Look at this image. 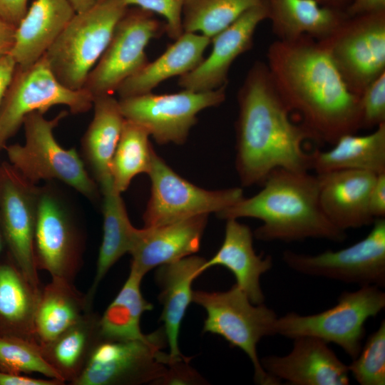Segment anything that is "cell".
<instances>
[{
  "instance_id": "cell-1",
  "label": "cell",
  "mask_w": 385,
  "mask_h": 385,
  "mask_svg": "<svg viewBox=\"0 0 385 385\" xmlns=\"http://www.w3.org/2000/svg\"><path fill=\"white\" fill-rule=\"evenodd\" d=\"M267 57L276 91L314 142L332 145L361 129L360 96L348 88L320 42L307 36L277 40Z\"/></svg>"
},
{
  "instance_id": "cell-2",
  "label": "cell",
  "mask_w": 385,
  "mask_h": 385,
  "mask_svg": "<svg viewBox=\"0 0 385 385\" xmlns=\"http://www.w3.org/2000/svg\"><path fill=\"white\" fill-rule=\"evenodd\" d=\"M235 169L242 187L264 183L274 170L309 171L314 140L291 113L276 91L265 63L249 70L237 93Z\"/></svg>"
},
{
  "instance_id": "cell-3",
  "label": "cell",
  "mask_w": 385,
  "mask_h": 385,
  "mask_svg": "<svg viewBox=\"0 0 385 385\" xmlns=\"http://www.w3.org/2000/svg\"><path fill=\"white\" fill-rule=\"evenodd\" d=\"M255 195L243 197L217 212L222 220L255 218L262 221L254 236L265 242L322 239L342 242L346 233L334 227L319 201L317 175L309 171L273 170Z\"/></svg>"
},
{
  "instance_id": "cell-4",
  "label": "cell",
  "mask_w": 385,
  "mask_h": 385,
  "mask_svg": "<svg viewBox=\"0 0 385 385\" xmlns=\"http://www.w3.org/2000/svg\"><path fill=\"white\" fill-rule=\"evenodd\" d=\"M67 114L63 111L51 120L40 112L28 114L23 122L24 144L7 145L4 150L9 163L31 183L58 180L93 200L98 195L96 182L76 149L63 148L53 135V129Z\"/></svg>"
},
{
  "instance_id": "cell-5",
  "label": "cell",
  "mask_w": 385,
  "mask_h": 385,
  "mask_svg": "<svg viewBox=\"0 0 385 385\" xmlns=\"http://www.w3.org/2000/svg\"><path fill=\"white\" fill-rule=\"evenodd\" d=\"M128 7L122 0H103L75 14L43 55L63 85L73 90L83 88Z\"/></svg>"
},
{
  "instance_id": "cell-6",
  "label": "cell",
  "mask_w": 385,
  "mask_h": 385,
  "mask_svg": "<svg viewBox=\"0 0 385 385\" xmlns=\"http://www.w3.org/2000/svg\"><path fill=\"white\" fill-rule=\"evenodd\" d=\"M192 302L207 312L204 332L223 337L247 355L254 367L256 384H280L263 369L257 351L261 339L275 335L277 316L273 309L264 303L253 304L236 284L224 292L193 291Z\"/></svg>"
},
{
  "instance_id": "cell-7",
  "label": "cell",
  "mask_w": 385,
  "mask_h": 385,
  "mask_svg": "<svg viewBox=\"0 0 385 385\" xmlns=\"http://www.w3.org/2000/svg\"><path fill=\"white\" fill-rule=\"evenodd\" d=\"M385 307V293L374 285L343 292L332 307L322 312L300 315L289 312L277 317L274 332L287 338L302 336L319 338L339 346L352 359L359 354L365 334V323Z\"/></svg>"
},
{
  "instance_id": "cell-8",
  "label": "cell",
  "mask_w": 385,
  "mask_h": 385,
  "mask_svg": "<svg viewBox=\"0 0 385 385\" xmlns=\"http://www.w3.org/2000/svg\"><path fill=\"white\" fill-rule=\"evenodd\" d=\"M93 96L85 88L73 90L63 85L43 56L29 67L16 66L0 107V152L28 114H44L58 105L67 106L73 114L83 113L93 107Z\"/></svg>"
},
{
  "instance_id": "cell-9",
  "label": "cell",
  "mask_w": 385,
  "mask_h": 385,
  "mask_svg": "<svg viewBox=\"0 0 385 385\" xmlns=\"http://www.w3.org/2000/svg\"><path fill=\"white\" fill-rule=\"evenodd\" d=\"M164 339L160 330L141 339H101L71 385L158 384L167 371L169 358L161 350Z\"/></svg>"
},
{
  "instance_id": "cell-10",
  "label": "cell",
  "mask_w": 385,
  "mask_h": 385,
  "mask_svg": "<svg viewBox=\"0 0 385 385\" xmlns=\"http://www.w3.org/2000/svg\"><path fill=\"white\" fill-rule=\"evenodd\" d=\"M165 26L154 14L128 6L83 88L93 98L116 93L124 81L149 62L145 48L166 32Z\"/></svg>"
},
{
  "instance_id": "cell-11",
  "label": "cell",
  "mask_w": 385,
  "mask_h": 385,
  "mask_svg": "<svg viewBox=\"0 0 385 385\" xmlns=\"http://www.w3.org/2000/svg\"><path fill=\"white\" fill-rule=\"evenodd\" d=\"M226 86L209 91L150 92L118 101L125 119L144 128L157 143L182 145L196 124L197 114L225 101Z\"/></svg>"
},
{
  "instance_id": "cell-12",
  "label": "cell",
  "mask_w": 385,
  "mask_h": 385,
  "mask_svg": "<svg viewBox=\"0 0 385 385\" xmlns=\"http://www.w3.org/2000/svg\"><path fill=\"white\" fill-rule=\"evenodd\" d=\"M150 196L143 215L145 227H158L200 215L217 213L240 201L241 188L208 190L175 173L155 152L148 174Z\"/></svg>"
},
{
  "instance_id": "cell-13",
  "label": "cell",
  "mask_w": 385,
  "mask_h": 385,
  "mask_svg": "<svg viewBox=\"0 0 385 385\" xmlns=\"http://www.w3.org/2000/svg\"><path fill=\"white\" fill-rule=\"evenodd\" d=\"M366 237L345 248L317 255L283 251L282 260L302 274L345 283L385 286V218L376 219Z\"/></svg>"
},
{
  "instance_id": "cell-14",
  "label": "cell",
  "mask_w": 385,
  "mask_h": 385,
  "mask_svg": "<svg viewBox=\"0 0 385 385\" xmlns=\"http://www.w3.org/2000/svg\"><path fill=\"white\" fill-rule=\"evenodd\" d=\"M319 42L348 88L360 96L385 72V11L348 16L332 35Z\"/></svg>"
},
{
  "instance_id": "cell-15",
  "label": "cell",
  "mask_w": 385,
  "mask_h": 385,
  "mask_svg": "<svg viewBox=\"0 0 385 385\" xmlns=\"http://www.w3.org/2000/svg\"><path fill=\"white\" fill-rule=\"evenodd\" d=\"M40 188L9 162L0 165V227L8 252L30 284L41 291L34 255Z\"/></svg>"
},
{
  "instance_id": "cell-16",
  "label": "cell",
  "mask_w": 385,
  "mask_h": 385,
  "mask_svg": "<svg viewBox=\"0 0 385 385\" xmlns=\"http://www.w3.org/2000/svg\"><path fill=\"white\" fill-rule=\"evenodd\" d=\"M83 238L66 205L47 187L40 188L34 237L37 270L73 282L83 261Z\"/></svg>"
},
{
  "instance_id": "cell-17",
  "label": "cell",
  "mask_w": 385,
  "mask_h": 385,
  "mask_svg": "<svg viewBox=\"0 0 385 385\" xmlns=\"http://www.w3.org/2000/svg\"><path fill=\"white\" fill-rule=\"evenodd\" d=\"M268 19L265 0L242 14L211 39L210 54L193 70L180 76L178 85L192 91H209L227 83L230 68L242 53L250 50L258 25Z\"/></svg>"
},
{
  "instance_id": "cell-18",
  "label": "cell",
  "mask_w": 385,
  "mask_h": 385,
  "mask_svg": "<svg viewBox=\"0 0 385 385\" xmlns=\"http://www.w3.org/2000/svg\"><path fill=\"white\" fill-rule=\"evenodd\" d=\"M293 340L292 349L287 355H269L260 360L267 374L292 385L349 384L348 365L337 357L328 343L309 336Z\"/></svg>"
},
{
  "instance_id": "cell-19",
  "label": "cell",
  "mask_w": 385,
  "mask_h": 385,
  "mask_svg": "<svg viewBox=\"0 0 385 385\" xmlns=\"http://www.w3.org/2000/svg\"><path fill=\"white\" fill-rule=\"evenodd\" d=\"M316 175L321 209L334 227L346 232L373 224L369 197L377 174L341 170Z\"/></svg>"
},
{
  "instance_id": "cell-20",
  "label": "cell",
  "mask_w": 385,
  "mask_h": 385,
  "mask_svg": "<svg viewBox=\"0 0 385 385\" xmlns=\"http://www.w3.org/2000/svg\"><path fill=\"white\" fill-rule=\"evenodd\" d=\"M209 215H200L158 227H144L129 254L130 268L142 275L199 251Z\"/></svg>"
},
{
  "instance_id": "cell-21",
  "label": "cell",
  "mask_w": 385,
  "mask_h": 385,
  "mask_svg": "<svg viewBox=\"0 0 385 385\" xmlns=\"http://www.w3.org/2000/svg\"><path fill=\"white\" fill-rule=\"evenodd\" d=\"M253 232L237 219L226 220L225 237L215 255L203 265V271L217 265L228 269L236 279V284L255 304L264 303L260 285L261 276L270 270V255H257L253 247Z\"/></svg>"
},
{
  "instance_id": "cell-22",
  "label": "cell",
  "mask_w": 385,
  "mask_h": 385,
  "mask_svg": "<svg viewBox=\"0 0 385 385\" xmlns=\"http://www.w3.org/2000/svg\"><path fill=\"white\" fill-rule=\"evenodd\" d=\"M75 14L67 0H35L16 28L10 54L17 66L26 68L38 61Z\"/></svg>"
},
{
  "instance_id": "cell-23",
  "label": "cell",
  "mask_w": 385,
  "mask_h": 385,
  "mask_svg": "<svg viewBox=\"0 0 385 385\" xmlns=\"http://www.w3.org/2000/svg\"><path fill=\"white\" fill-rule=\"evenodd\" d=\"M206 260L194 255L159 267L156 279L161 289L160 320L172 359L184 358L178 347L180 327L189 304L192 302V284L203 271Z\"/></svg>"
},
{
  "instance_id": "cell-24",
  "label": "cell",
  "mask_w": 385,
  "mask_h": 385,
  "mask_svg": "<svg viewBox=\"0 0 385 385\" xmlns=\"http://www.w3.org/2000/svg\"><path fill=\"white\" fill-rule=\"evenodd\" d=\"M210 42L202 34L184 32L161 56L124 81L116 93L120 98L148 93L163 81L188 73L203 60Z\"/></svg>"
},
{
  "instance_id": "cell-25",
  "label": "cell",
  "mask_w": 385,
  "mask_h": 385,
  "mask_svg": "<svg viewBox=\"0 0 385 385\" xmlns=\"http://www.w3.org/2000/svg\"><path fill=\"white\" fill-rule=\"evenodd\" d=\"M273 33L281 41L303 36L317 41L331 35L348 18L344 11L322 6L316 0H265Z\"/></svg>"
},
{
  "instance_id": "cell-26",
  "label": "cell",
  "mask_w": 385,
  "mask_h": 385,
  "mask_svg": "<svg viewBox=\"0 0 385 385\" xmlns=\"http://www.w3.org/2000/svg\"><path fill=\"white\" fill-rule=\"evenodd\" d=\"M40 292L30 284L8 252L0 256V336L37 342L34 319Z\"/></svg>"
},
{
  "instance_id": "cell-27",
  "label": "cell",
  "mask_w": 385,
  "mask_h": 385,
  "mask_svg": "<svg viewBox=\"0 0 385 385\" xmlns=\"http://www.w3.org/2000/svg\"><path fill=\"white\" fill-rule=\"evenodd\" d=\"M332 145L311 151V169L317 174L341 170L385 173V123L369 134L342 135Z\"/></svg>"
},
{
  "instance_id": "cell-28",
  "label": "cell",
  "mask_w": 385,
  "mask_h": 385,
  "mask_svg": "<svg viewBox=\"0 0 385 385\" xmlns=\"http://www.w3.org/2000/svg\"><path fill=\"white\" fill-rule=\"evenodd\" d=\"M93 117L81 140L83 155L96 182L112 180L111 168L125 118L119 101L113 95L93 98Z\"/></svg>"
},
{
  "instance_id": "cell-29",
  "label": "cell",
  "mask_w": 385,
  "mask_h": 385,
  "mask_svg": "<svg viewBox=\"0 0 385 385\" xmlns=\"http://www.w3.org/2000/svg\"><path fill=\"white\" fill-rule=\"evenodd\" d=\"M103 195V234L99 249L96 274L86 294L93 305L97 288L111 267L125 253H129L137 238L139 229L134 227L113 180L101 185Z\"/></svg>"
},
{
  "instance_id": "cell-30",
  "label": "cell",
  "mask_w": 385,
  "mask_h": 385,
  "mask_svg": "<svg viewBox=\"0 0 385 385\" xmlns=\"http://www.w3.org/2000/svg\"><path fill=\"white\" fill-rule=\"evenodd\" d=\"M99 316L92 309L56 338L39 344L43 359L65 383L78 379L101 340Z\"/></svg>"
},
{
  "instance_id": "cell-31",
  "label": "cell",
  "mask_w": 385,
  "mask_h": 385,
  "mask_svg": "<svg viewBox=\"0 0 385 385\" xmlns=\"http://www.w3.org/2000/svg\"><path fill=\"white\" fill-rule=\"evenodd\" d=\"M73 282L51 277L41 289L34 319L39 344L51 341L93 309L86 294L78 290Z\"/></svg>"
},
{
  "instance_id": "cell-32",
  "label": "cell",
  "mask_w": 385,
  "mask_h": 385,
  "mask_svg": "<svg viewBox=\"0 0 385 385\" xmlns=\"http://www.w3.org/2000/svg\"><path fill=\"white\" fill-rule=\"evenodd\" d=\"M143 275L130 268L123 286L99 316L101 339L129 340L146 337L140 329L143 313L153 309L142 295L140 284Z\"/></svg>"
},
{
  "instance_id": "cell-33",
  "label": "cell",
  "mask_w": 385,
  "mask_h": 385,
  "mask_svg": "<svg viewBox=\"0 0 385 385\" xmlns=\"http://www.w3.org/2000/svg\"><path fill=\"white\" fill-rule=\"evenodd\" d=\"M149 137L141 125L125 119L111 168L113 186L120 193L136 175L149 173L155 153Z\"/></svg>"
},
{
  "instance_id": "cell-34",
  "label": "cell",
  "mask_w": 385,
  "mask_h": 385,
  "mask_svg": "<svg viewBox=\"0 0 385 385\" xmlns=\"http://www.w3.org/2000/svg\"><path fill=\"white\" fill-rule=\"evenodd\" d=\"M265 0H184V32L197 33L210 39L242 14Z\"/></svg>"
},
{
  "instance_id": "cell-35",
  "label": "cell",
  "mask_w": 385,
  "mask_h": 385,
  "mask_svg": "<svg viewBox=\"0 0 385 385\" xmlns=\"http://www.w3.org/2000/svg\"><path fill=\"white\" fill-rule=\"evenodd\" d=\"M0 370L15 374L38 373L62 381L43 359L39 344L19 337L0 336Z\"/></svg>"
},
{
  "instance_id": "cell-36",
  "label": "cell",
  "mask_w": 385,
  "mask_h": 385,
  "mask_svg": "<svg viewBox=\"0 0 385 385\" xmlns=\"http://www.w3.org/2000/svg\"><path fill=\"white\" fill-rule=\"evenodd\" d=\"M348 365L349 374L361 385L385 384V320L366 339Z\"/></svg>"
},
{
  "instance_id": "cell-37",
  "label": "cell",
  "mask_w": 385,
  "mask_h": 385,
  "mask_svg": "<svg viewBox=\"0 0 385 385\" xmlns=\"http://www.w3.org/2000/svg\"><path fill=\"white\" fill-rule=\"evenodd\" d=\"M361 128H375L385 123V72L360 95Z\"/></svg>"
},
{
  "instance_id": "cell-38",
  "label": "cell",
  "mask_w": 385,
  "mask_h": 385,
  "mask_svg": "<svg viewBox=\"0 0 385 385\" xmlns=\"http://www.w3.org/2000/svg\"><path fill=\"white\" fill-rule=\"evenodd\" d=\"M127 6H135L163 16L165 21L166 34L176 40L183 33V7L184 0H122Z\"/></svg>"
},
{
  "instance_id": "cell-39",
  "label": "cell",
  "mask_w": 385,
  "mask_h": 385,
  "mask_svg": "<svg viewBox=\"0 0 385 385\" xmlns=\"http://www.w3.org/2000/svg\"><path fill=\"white\" fill-rule=\"evenodd\" d=\"M205 380L188 365L187 357L170 361L167 371L158 384H200Z\"/></svg>"
},
{
  "instance_id": "cell-40",
  "label": "cell",
  "mask_w": 385,
  "mask_h": 385,
  "mask_svg": "<svg viewBox=\"0 0 385 385\" xmlns=\"http://www.w3.org/2000/svg\"><path fill=\"white\" fill-rule=\"evenodd\" d=\"M369 208L374 220L385 218V173L376 176L369 193Z\"/></svg>"
},
{
  "instance_id": "cell-41",
  "label": "cell",
  "mask_w": 385,
  "mask_h": 385,
  "mask_svg": "<svg viewBox=\"0 0 385 385\" xmlns=\"http://www.w3.org/2000/svg\"><path fill=\"white\" fill-rule=\"evenodd\" d=\"M64 384L63 381L56 379L34 378L0 370V385H62Z\"/></svg>"
},
{
  "instance_id": "cell-42",
  "label": "cell",
  "mask_w": 385,
  "mask_h": 385,
  "mask_svg": "<svg viewBox=\"0 0 385 385\" xmlns=\"http://www.w3.org/2000/svg\"><path fill=\"white\" fill-rule=\"evenodd\" d=\"M27 2L28 0H0V14L17 26L27 11Z\"/></svg>"
},
{
  "instance_id": "cell-43",
  "label": "cell",
  "mask_w": 385,
  "mask_h": 385,
  "mask_svg": "<svg viewBox=\"0 0 385 385\" xmlns=\"http://www.w3.org/2000/svg\"><path fill=\"white\" fill-rule=\"evenodd\" d=\"M16 66L10 53L0 56V107L13 79Z\"/></svg>"
},
{
  "instance_id": "cell-44",
  "label": "cell",
  "mask_w": 385,
  "mask_h": 385,
  "mask_svg": "<svg viewBox=\"0 0 385 385\" xmlns=\"http://www.w3.org/2000/svg\"><path fill=\"white\" fill-rule=\"evenodd\" d=\"M385 11V0H353L345 12L349 16Z\"/></svg>"
},
{
  "instance_id": "cell-45",
  "label": "cell",
  "mask_w": 385,
  "mask_h": 385,
  "mask_svg": "<svg viewBox=\"0 0 385 385\" xmlns=\"http://www.w3.org/2000/svg\"><path fill=\"white\" fill-rule=\"evenodd\" d=\"M16 28L0 14V56L11 53L15 43Z\"/></svg>"
},
{
  "instance_id": "cell-46",
  "label": "cell",
  "mask_w": 385,
  "mask_h": 385,
  "mask_svg": "<svg viewBox=\"0 0 385 385\" xmlns=\"http://www.w3.org/2000/svg\"><path fill=\"white\" fill-rule=\"evenodd\" d=\"M76 13L86 11L103 0H67Z\"/></svg>"
},
{
  "instance_id": "cell-47",
  "label": "cell",
  "mask_w": 385,
  "mask_h": 385,
  "mask_svg": "<svg viewBox=\"0 0 385 385\" xmlns=\"http://www.w3.org/2000/svg\"><path fill=\"white\" fill-rule=\"evenodd\" d=\"M322 6L346 11L353 0H316Z\"/></svg>"
},
{
  "instance_id": "cell-48",
  "label": "cell",
  "mask_w": 385,
  "mask_h": 385,
  "mask_svg": "<svg viewBox=\"0 0 385 385\" xmlns=\"http://www.w3.org/2000/svg\"><path fill=\"white\" fill-rule=\"evenodd\" d=\"M4 244L5 243H4L2 232H1V227H0V256H1V252L3 250V247H4Z\"/></svg>"
},
{
  "instance_id": "cell-49",
  "label": "cell",
  "mask_w": 385,
  "mask_h": 385,
  "mask_svg": "<svg viewBox=\"0 0 385 385\" xmlns=\"http://www.w3.org/2000/svg\"><path fill=\"white\" fill-rule=\"evenodd\" d=\"M0 165H1V162H0Z\"/></svg>"
}]
</instances>
